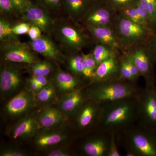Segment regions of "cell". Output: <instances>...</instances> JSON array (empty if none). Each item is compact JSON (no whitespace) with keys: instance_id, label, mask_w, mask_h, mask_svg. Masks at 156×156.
Segmentation results:
<instances>
[{"instance_id":"cell-10","label":"cell","mask_w":156,"mask_h":156,"mask_svg":"<svg viewBox=\"0 0 156 156\" xmlns=\"http://www.w3.org/2000/svg\"><path fill=\"white\" fill-rule=\"evenodd\" d=\"M112 134L96 129L78 137L73 145L76 156H107Z\"/></svg>"},{"instance_id":"cell-11","label":"cell","mask_w":156,"mask_h":156,"mask_svg":"<svg viewBox=\"0 0 156 156\" xmlns=\"http://www.w3.org/2000/svg\"><path fill=\"white\" fill-rule=\"evenodd\" d=\"M37 110L11 126L6 127L5 134L10 142L23 145L27 144L40 130L37 120Z\"/></svg>"},{"instance_id":"cell-2","label":"cell","mask_w":156,"mask_h":156,"mask_svg":"<svg viewBox=\"0 0 156 156\" xmlns=\"http://www.w3.org/2000/svg\"><path fill=\"white\" fill-rule=\"evenodd\" d=\"M143 89L137 83L119 78L91 83L86 87L88 98L100 104L128 98H137Z\"/></svg>"},{"instance_id":"cell-12","label":"cell","mask_w":156,"mask_h":156,"mask_svg":"<svg viewBox=\"0 0 156 156\" xmlns=\"http://www.w3.org/2000/svg\"><path fill=\"white\" fill-rule=\"evenodd\" d=\"M136 125L156 132V86H146L137 97Z\"/></svg>"},{"instance_id":"cell-23","label":"cell","mask_w":156,"mask_h":156,"mask_svg":"<svg viewBox=\"0 0 156 156\" xmlns=\"http://www.w3.org/2000/svg\"><path fill=\"white\" fill-rule=\"evenodd\" d=\"M92 3L89 0H63V7L70 20L79 23Z\"/></svg>"},{"instance_id":"cell-1","label":"cell","mask_w":156,"mask_h":156,"mask_svg":"<svg viewBox=\"0 0 156 156\" xmlns=\"http://www.w3.org/2000/svg\"><path fill=\"white\" fill-rule=\"evenodd\" d=\"M101 105L102 110L97 129L117 135L136 124L137 98H128Z\"/></svg>"},{"instance_id":"cell-8","label":"cell","mask_w":156,"mask_h":156,"mask_svg":"<svg viewBox=\"0 0 156 156\" xmlns=\"http://www.w3.org/2000/svg\"><path fill=\"white\" fill-rule=\"evenodd\" d=\"M102 110V105L89 98L68 120L78 137L97 129Z\"/></svg>"},{"instance_id":"cell-9","label":"cell","mask_w":156,"mask_h":156,"mask_svg":"<svg viewBox=\"0 0 156 156\" xmlns=\"http://www.w3.org/2000/svg\"><path fill=\"white\" fill-rule=\"evenodd\" d=\"M114 28L126 51L136 45L146 44L154 33L118 13Z\"/></svg>"},{"instance_id":"cell-28","label":"cell","mask_w":156,"mask_h":156,"mask_svg":"<svg viewBox=\"0 0 156 156\" xmlns=\"http://www.w3.org/2000/svg\"><path fill=\"white\" fill-rule=\"evenodd\" d=\"M118 13L137 24L142 25L151 30L154 31L140 16L137 11L136 4L126 7L118 12Z\"/></svg>"},{"instance_id":"cell-27","label":"cell","mask_w":156,"mask_h":156,"mask_svg":"<svg viewBox=\"0 0 156 156\" xmlns=\"http://www.w3.org/2000/svg\"><path fill=\"white\" fill-rule=\"evenodd\" d=\"M66 56L67 58L64 64L66 65L68 72L77 76L84 78L82 52L68 54Z\"/></svg>"},{"instance_id":"cell-25","label":"cell","mask_w":156,"mask_h":156,"mask_svg":"<svg viewBox=\"0 0 156 156\" xmlns=\"http://www.w3.org/2000/svg\"><path fill=\"white\" fill-rule=\"evenodd\" d=\"M59 66L53 62L45 59L27 65V70L30 76H50Z\"/></svg>"},{"instance_id":"cell-44","label":"cell","mask_w":156,"mask_h":156,"mask_svg":"<svg viewBox=\"0 0 156 156\" xmlns=\"http://www.w3.org/2000/svg\"><path fill=\"white\" fill-rule=\"evenodd\" d=\"M42 30L39 27L35 26H31L28 33L29 37L31 40H34L41 36Z\"/></svg>"},{"instance_id":"cell-22","label":"cell","mask_w":156,"mask_h":156,"mask_svg":"<svg viewBox=\"0 0 156 156\" xmlns=\"http://www.w3.org/2000/svg\"><path fill=\"white\" fill-rule=\"evenodd\" d=\"M119 56L109 58L98 65L93 73L89 83L119 78Z\"/></svg>"},{"instance_id":"cell-47","label":"cell","mask_w":156,"mask_h":156,"mask_svg":"<svg viewBox=\"0 0 156 156\" xmlns=\"http://www.w3.org/2000/svg\"></svg>"},{"instance_id":"cell-4","label":"cell","mask_w":156,"mask_h":156,"mask_svg":"<svg viewBox=\"0 0 156 156\" xmlns=\"http://www.w3.org/2000/svg\"><path fill=\"white\" fill-rule=\"evenodd\" d=\"M53 34L61 49L68 54L82 52L93 43L92 37L83 26L74 22L56 21Z\"/></svg>"},{"instance_id":"cell-19","label":"cell","mask_w":156,"mask_h":156,"mask_svg":"<svg viewBox=\"0 0 156 156\" xmlns=\"http://www.w3.org/2000/svg\"><path fill=\"white\" fill-rule=\"evenodd\" d=\"M92 37L93 43L106 45L119 51L126 52L117 36L114 27H84Z\"/></svg>"},{"instance_id":"cell-26","label":"cell","mask_w":156,"mask_h":156,"mask_svg":"<svg viewBox=\"0 0 156 156\" xmlns=\"http://www.w3.org/2000/svg\"><path fill=\"white\" fill-rule=\"evenodd\" d=\"M91 53L98 65L109 58L119 56L122 53L119 50L100 44H95Z\"/></svg>"},{"instance_id":"cell-7","label":"cell","mask_w":156,"mask_h":156,"mask_svg":"<svg viewBox=\"0 0 156 156\" xmlns=\"http://www.w3.org/2000/svg\"><path fill=\"white\" fill-rule=\"evenodd\" d=\"M37 109L35 95L26 87L3 103L1 117L6 127L13 125Z\"/></svg>"},{"instance_id":"cell-31","label":"cell","mask_w":156,"mask_h":156,"mask_svg":"<svg viewBox=\"0 0 156 156\" xmlns=\"http://www.w3.org/2000/svg\"><path fill=\"white\" fill-rule=\"evenodd\" d=\"M126 52L121 53L119 56L120 65L119 79L137 83L134 80L129 67Z\"/></svg>"},{"instance_id":"cell-35","label":"cell","mask_w":156,"mask_h":156,"mask_svg":"<svg viewBox=\"0 0 156 156\" xmlns=\"http://www.w3.org/2000/svg\"><path fill=\"white\" fill-rule=\"evenodd\" d=\"M0 11L1 15L5 17L12 15H18L17 10L12 0H0Z\"/></svg>"},{"instance_id":"cell-46","label":"cell","mask_w":156,"mask_h":156,"mask_svg":"<svg viewBox=\"0 0 156 156\" xmlns=\"http://www.w3.org/2000/svg\"><path fill=\"white\" fill-rule=\"evenodd\" d=\"M90 2H92V3L94 2H97V1H100V0H89Z\"/></svg>"},{"instance_id":"cell-21","label":"cell","mask_w":156,"mask_h":156,"mask_svg":"<svg viewBox=\"0 0 156 156\" xmlns=\"http://www.w3.org/2000/svg\"><path fill=\"white\" fill-rule=\"evenodd\" d=\"M37 120L40 129H49L62 126L68 119L55 105L38 109Z\"/></svg>"},{"instance_id":"cell-5","label":"cell","mask_w":156,"mask_h":156,"mask_svg":"<svg viewBox=\"0 0 156 156\" xmlns=\"http://www.w3.org/2000/svg\"><path fill=\"white\" fill-rule=\"evenodd\" d=\"M68 121L62 126L49 129H40L38 134L27 144L35 154L57 147L73 145L78 138Z\"/></svg>"},{"instance_id":"cell-33","label":"cell","mask_w":156,"mask_h":156,"mask_svg":"<svg viewBox=\"0 0 156 156\" xmlns=\"http://www.w3.org/2000/svg\"><path fill=\"white\" fill-rule=\"evenodd\" d=\"M44 156H76L73 149V145L63 146L50 149L41 154Z\"/></svg>"},{"instance_id":"cell-43","label":"cell","mask_w":156,"mask_h":156,"mask_svg":"<svg viewBox=\"0 0 156 156\" xmlns=\"http://www.w3.org/2000/svg\"><path fill=\"white\" fill-rule=\"evenodd\" d=\"M37 82L39 85L43 87H46L51 82V76H30Z\"/></svg>"},{"instance_id":"cell-34","label":"cell","mask_w":156,"mask_h":156,"mask_svg":"<svg viewBox=\"0 0 156 156\" xmlns=\"http://www.w3.org/2000/svg\"><path fill=\"white\" fill-rule=\"evenodd\" d=\"M37 3L50 13L57 12L63 6V0H37Z\"/></svg>"},{"instance_id":"cell-17","label":"cell","mask_w":156,"mask_h":156,"mask_svg":"<svg viewBox=\"0 0 156 156\" xmlns=\"http://www.w3.org/2000/svg\"><path fill=\"white\" fill-rule=\"evenodd\" d=\"M59 98L87 87L90 82L61 69L60 66L51 76Z\"/></svg>"},{"instance_id":"cell-36","label":"cell","mask_w":156,"mask_h":156,"mask_svg":"<svg viewBox=\"0 0 156 156\" xmlns=\"http://www.w3.org/2000/svg\"><path fill=\"white\" fill-rule=\"evenodd\" d=\"M117 13L128 6L135 5L137 0H104Z\"/></svg>"},{"instance_id":"cell-14","label":"cell","mask_w":156,"mask_h":156,"mask_svg":"<svg viewBox=\"0 0 156 156\" xmlns=\"http://www.w3.org/2000/svg\"><path fill=\"white\" fill-rule=\"evenodd\" d=\"M27 43L19 40L1 42V61L29 65L41 60Z\"/></svg>"},{"instance_id":"cell-15","label":"cell","mask_w":156,"mask_h":156,"mask_svg":"<svg viewBox=\"0 0 156 156\" xmlns=\"http://www.w3.org/2000/svg\"><path fill=\"white\" fill-rule=\"evenodd\" d=\"M127 51L132 57L140 76L145 80L146 86H154L155 61L146 44L136 45Z\"/></svg>"},{"instance_id":"cell-38","label":"cell","mask_w":156,"mask_h":156,"mask_svg":"<svg viewBox=\"0 0 156 156\" xmlns=\"http://www.w3.org/2000/svg\"><path fill=\"white\" fill-rule=\"evenodd\" d=\"M116 136V135L115 134H112L111 140L109 147L107 156H122L119 149V146L117 143Z\"/></svg>"},{"instance_id":"cell-40","label":"cell","mask_w":156,"mask_h":156,"mask_svg":"<svg viewBox=\"0 0 156 156\" xmlns=\"http://www.w3.org/2000/svg\"><path fill=\"white\" fill-rule=\"evenodd\" d=\"M26 87L34 94H37L40 92L44 87L39 85L37 82L34 80L30 76L27 79Z\"/></svg>"},{"instance_id":"cell-3","label":"cell","mask_w":156,"mask_h":156,"mask_svg":"<svg viewBox=\"0 0 156 156\" xmlns=\"http://www.w3.org/2000/svg\"><path fill=\"white\" fill-rule=\"evenodd\" d=\"M117 143L127 156H156V132L134 125L117 134Z\"/></svg>"},{"instance_id":"cell-16","label":"cell","mask_w":156,"mask_h":156,"mask_svg":"<svg viewBox=\"0 0 156 156\" xmlns=\"http://www.w3.org/2000/svg\"><path fill=\"white\" fill-rule=\"evenodd\" d=\"M23 20L41 30L44 34H53L56 21L50 16V13L37 3H29L21 16Z\"/></svg>"},{"instance_id":"cell-20","label":"cell","mask_w":156,"mask_h":156,"mask_svg":"<svg viewBox=\"0 0 156 156\" xmlns=\"http://www.w3.org/2000/svg\"><path fill=\"white\" fill-rule=\"evenodd\" d=\"M86 87L59 98L55 106L69 119L89 99Z\"/></svg>"},{"instance_id":"cell-41","label":"cell","mask_w":156,"mask_h":156,"mask_svg":"<svg viewBox=\"0 0 156 156\" xmlns=\"http://www.w3.org/2000/svg\"><path fill=\"white\" fill-rule=\"evenodd\" d=\"M146 44L155 62H156V29L154 31V33L151 35L147 43H146Z\"/></svg>"},{"instance_id":"cell-30","label":"cell","mask_w":156,"mask_h":156,"mask_svg":"<svg viewBox=\"0 0 156 156\" xmlns=\"http://www.w3.org/2000/svg\"><path fill=\"white\" fill-rule=\"evenodd\" d=\"M13 25L5 17L2 16L0 19V41H4L17 40L18 37L12 31Z\"/></svg>"},{"instance_id":"cell-45","label":"cell","mask_w":156,"mask_h":156,"mask_svg":"<svg viewBox=\"0 0 156 156\" xmlns=\"http://www.w3.org/2000/svg\"><path fill=\"white\" fill-rule=\"evenodd\" d=\"M89 68L92 73H94L98 66V64L92 53L85 54Z\"/></svg>"},{"instance_id":"cell-37","label":"cell","mask_w":156,"mask_h":156,"mask_svg":"<svg viewBox=\"0 0 156 156\" xmlns=\"http://www.w3.org/2000/svg\"><path fill=\"white\" fill-rule=\"evenodd\" d=\"M31 26V25L30 23L23 21L22 22L13 25L12 27V31L17 36L28 34Z\"/></svg>"},{"instance_id":"cell-32","label":"cell","mask_w":156,"mask_h":156,"mask_svg":"<svg viewBox=\"0 0 156 156\" xmlns=\"http://www.w3.org/2000/svg\"><path fill=\"white\" fill-rule=\"evenodd\" d=\"M136 5L148 14L154 30L156 29V0H137Z\"/></svg>"},{"instance_id":"cell-18","label":"cell","mask_w":156,"mask_h":156,"mask_svg":"<svg viewBox=\"0 0 156 156\" xmlns=\"http://www.w3.org/2000/svg\"><path fill=\"white\" fill-rule=\"evenodd\" d=\"M33 50L37 54L44 56L45 59L53 61L58 65L64 64L67 58L61 48L50 38L44 34L28 43Z\"/></svg>"},{"instance_id":"cell-24","label":"cell","mask_w":156,"mask_h":156,"mask_svg":"<svg viewBox=\"0 0 156 156\" xmlns=\"http://www.w3.org/2000/svg\"><path fill=\"white\" fill-rule=\"evenodd\" d=\"M34 95L38 109L55 105L59 98V96L55 86L52 83V80L50 83L44 87Z\"/></svg>"},{"instance_id":"cell-6","label":"cell","mask_w":156,"mask_h":156,"mask_svg":"<svg viewBox=\"0 0 156 156\" xmlns=\"http://www.w3.org/2000/svg\"><path fill=\"white\" fill-rule=\"evenodd\" d=\"M27 65L1 61L0 99L4 103L26 87Z\"/></svg>"},{"instance_id":"cell-39","label":"cell","mask_w":156,"mask_h":156,"mask_svg":"<svg viewBox=\"0 0 156 156\" xmlns=\"http://www.w3.org/2000/svg\"><path fill=\"white\" fill-rule=\"evenodd\" d=\"M126 53L128 65H129V67L130 68L131 74H132V75L134 78V80L136 83H137V81L139 80L140 77L141 76H140L139 71L136 68V65H135V63H134V62L133 61L130 54H129L128 51H126Z\"/></svg>"},{"instance_id":"cell-29","label":"cell","mask_w":156,"mask_h":156,"mask_svg":"<svg viewBox=\"0 0 156 156\" xmlns=\"http://www.w3.org/2000/svg\"><path fill=\"white\" fill-rule=\"evenodd\" d=\"M28 151L23 145L10 142L9 144H3L0 148V156H27Z\"/></svg>"},{"instance_id":"cell-13","label":"cell","mask_w":156,"mask_h":156,"mask_svg":"<svg viewBox=\"0 0 156 156\" xmlns=\"http://www.w3.org/2000/svg\"><path fill=\"white\" fill-rule=\"evenodd\" d=\"M118 13L104 0L92 3L79 23L83 27H114Z\"/></svg>"},{"instance_id":"cell-42","label":"cell","mask_w":156,"mask_h":156,"mask_svg":"<svg viewBox=\"0 0 156 156\" xmlns=\"http://www.w3.org/2000/svg\"><path fill=\"white\" fill-rule=\"evenodd\" d=\"M12 1L20 17H21L30 2V0H12Z\"/></svg>"}]
</instances>
